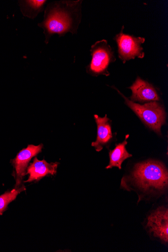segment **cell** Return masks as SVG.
I'll return each mask as SVG.
<instances>
[{"mask_svg": "<svg viewBox=\"0 0 168 252\" xmlns=\"http://www.w3.org/2000/svg\"><path fill=\"white\" fill-rule=\"evenodd\" d=\"M127 139L123 143L116 145L115 149L109 151L110 162L106 169L117 167L122 169L123 163L128 158L132 157V155L128 153L126 149L128 144Z\"/></svg>", "mask_w": 168, "mask_h": 252, "instance_id": "8fae6325", "label": "cell"}, {"mask_svg": "<svg viewBox=\"0 0 168 252\" xmlns=\"http://www.w3.org/2000/svg\"><path fill=\"white\" fill-rule=\"evenodd\" d=\"M46 1L44 0H33L23 1V14L31 19L35 18L38 13L43 10Z\"/></svg>", "mask_w": 168, "mask_h": 252, "instance_id": "7c38bea8", "label": "cell"}, {"mask_svg": "<svg viewBox=\"0 0 168 252\" xmlns=\"http://www.w3.org/2000/svg\"><path fill=\"white\" fill-rule=\"evenodd\" d=\"M130 180L131 185L140 191L161 192L168 187V171L162 163L148 161L135 165Z\"/></svg>", "mask_w": 168, "mask_h": 252, "instance_id": "7a4b0ae2", "label": "cell"}, {"mask_svg": "<svg viewBox=\"0 0 168 252\" xmlns=\"http://www.w3.org/2000/svg\"><path fill=\"white\" fill-rule=\"evenodd\" d=\"M59 165L58 162L49 163L45 159L39 161L36 157L35 158L33 163L27 169V174H29L30 177L25 182L38 181L47 175H55Z\"/></svg>", "mask_w": 168, "mask_h": 252, "instance_id": "9c48e42d", "label": "cell"}, {"mask_svg": "<svg viewBox=\"0 0 168 252\" xmlns=\"http://www.w3.org/2000/svg\"><path fill=\"white\" fill-rule=\"evenodd\" d=\"M146 227L150 233L163 243L168 242V211L160 207L153 212L147 219Z\"/></svg>", "mask_w": 168, "mask_h": 252, "instance_id": "52a82bcc", "label": "cell"}, {"mask_svg": "<svg viewBox=\"0 0 168 252\" xmlns=\"http://www.w3.org/2000/svg\"><path fill=\"white\" fill-rule=\"evenodd\" d=\"M43 145H29L26 149L22 150L16 157L11 160V163L15 168L14 176L16 179L15 189L21 186L23 179L27 174L28 165L33 157L41 152Z\"/></svg>", "mask_w": 168, "mask_h": 252, "instance_id": "8992f818", "label": "cell"}, {"mask_svg": "<svg viewBox=\"0 0 168 252\" xmlns=\"http://www.w3.org/2000/svg\"><path fill=\"white\" fill-rule=\"evenodd\" d=\"M124 26L121 31L113 38L118 45V58L124 63L136 58L143 59L145 56L142 44L145 38L135 37L124 33Z\"/></svg>", "mask_w": 168, "mask_h": 252, "instance_id": "5b68a950", "label": "cell"}, {"mask_svg": "<svg viewBox=\"0 0 168 252\" xmlns=\"http://www.w3.org/2000/svg\"><path fill=\"white\" fill-rule=\"evenodd\" d=\"M94 119L98 126V136L97 140L92 143V146L96 151L100 152L103 147L107 145L113 137L110 120L107 115L101 118L98 115L94 116Z\"/></svg>", "mask_w": 168, "mask_h": 252, "instance_id": "30bf717a", "label": "cell"}, {"mask_svg": "<svg viewBox=\"0 0 168 252\" xmlns=\"http://www.w3.org/2000/svg\"><path fill=\"white\" fill-rule=\"evenodd\" d=\"M82 1H61L51 3L45 10L44 20L38 26L43 29L45 43L49 42L51 36H60L67 32L76 34L82 18Z\"/></svg>", "mask_w": 168, "mask_h": 252, "instance_id": "6da1fadb", "label": "cell"}, {"mask_svg": "<svg viewBox=\"0 0 168 252\" xmlns=\"http://www.w3.org/2000/svg\"><path fill=\"white\" fill-rule=\"evenodd\" d=\"M132 91L130 100L133 102L148 103L159 101L160 99L157 91L149 82L137 77L133 84L129 88Z\"/></svg>", "mask_w": 168, "mask_h": 252, "instance_id": "ba28073f", "label": "cell"}, {"mask_svg": "<svg viewBox=\"0 0 168 252\" xmlns=\"http://www.w3.org/2000/svg\"><path fill=\"white\" fill-rule=\"evenodd\" d=\"M90 52L92 60L87 67V72L94 76H109L108 67L116 59L108 41L103 39L96 42L92 45Z\"/></svg>", "mask_w": 168, "mask_h": 252, "instance_id": "277c9868", "label": "cell"}, {"mask_svg": "<svg viewBox=\"0 0 168 252\" xmlns=\"http://www.w3.org/2000/svg\"><path fill=\"white\" fill-rule=\"evenodd\" d=\"M26 190V187L23 186L21 188H15L11 191H7L0 195V216H2L6 211L10 203L14 201L19 194Z\"/></svg>", "mask_w": 168, "mask_h": 252, "instance_id": "4fadbf2b", "label": "cell"}, {"mask_svg": "<svg viewBox=\"0 0 168 252\" xmlns=\"http://www.w3.org/2000/svg\"><path fill=\"white\" fill-rule=\"evenodd\" d=\"M125 99V104L132 110L140 120L157 133L161 135V127L166 123L164 107L157 101L141 105L131 101L115 88Z\"/></svg>", "mask_w": 168, "mask_h": 252, "instance_id": "3957f363", "label": "cell"}]
</instances>
